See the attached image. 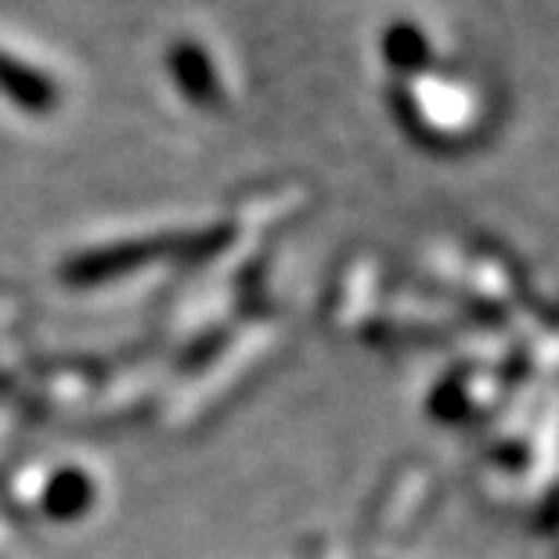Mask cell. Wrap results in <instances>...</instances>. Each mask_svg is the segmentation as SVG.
I'll list each match as a JSON object with an SVG mask.
<instances>
[{"mask_svg": "<svg viewBox=\"0 0 559 559\" xmlns=\"http://www.w3.org/2000/svg\"><path fill=\"white\" fill-rule=\"evenodd\" d=\"M166 66H170V76L177 83V91H181L188 102L206 105V109L221 105L224 91H221L217 69H213V58L206 55V47H202L199 40H177V44H170Z\"/></svg>", "mask_w": 559, "mask_h": 559, "instance_id": "6da1fadb", "label": "cell"}, {"mask_svg": "<svg viewBox=\"0 0 559 559\" xmlns=\"http://www.w3.org/2000/svg\"><path fill=\"white\" fill-rule=\"evenodd\" d=\"M0 94H4L11 105H19L22 112H33V116H47L58 105L55 80L8 51H0Z\"/></svg>", "mask_w": 559, "mask_h": 559, "instance_id": "7a4b0ae2", "label": "cell"}, {"mask_svg": "<svg viewBox=\"0 0 559 559\" xmlns=\"http://www.w3.org/2000/svg\"><path fill=\"white\" fill-rule=\"evenodd\" d=\"M379 51H383V62L401 76H419L423 69L433 66V40L408 19L390 22L379 37Z\"/></svg>", "mask_w": 559, "mask_h": 559, "instance_id": "3957f363", "label": "cell"}]
</instances>
